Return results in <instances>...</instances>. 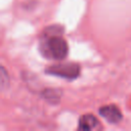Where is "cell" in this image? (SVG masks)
Here are the masks:
<instances>
[{
	"mask_svg": "<svg viewBox=\"0 0 131 131\" xmlns=\"http://www.w3.org/2000/svg\"><path fill=\"white\" fill-rule=\"evenodd\" d=\"M98 126L97 118L92 114H85L80 117L78 122V128L83 131H90Z\"/></svg>",
	"mask_w": 131,
	"mask_h": 131,
	"instance_id": "4",
	"label": "cell"
},
{
	"mask_svg": "<svg viewBox=\"0 0 131 131\" xmlns=\"http://www.w3.org/2000/svg\"><path fill=\"white\" fill-rule=\"evenodd\" d=\"M61 91L59 89H55V88H47L44 89L41 93V96L49 103L51 104H56L59 102L60 97H61Z\"/></svg>",
	"mask_w": 131,
	"mask_h": 131,
	"instance_id": "5",
	"label": "cell"
},
{
	"mask_svg": "<svg viewBox=\"0 0 131 131\" xmlns=\"http://www.w3.org/2000/svg\"><path fill=\"white\" fill-rule=\"evenodd\" d=\"M8 83H9V78H8L7 73L5 72V68L1 67V88L4 89L5 85H7Z\"/></svg>",
	"mask_w": 131,
	"mask_h": 131,
	"instance_id": "6",
	"label": "cell"
},
{
	"mask_svg": "<svg viewBox=\"0 0 131 131\" xmlns=\"http://www.w3.org/2000/svg\"><path fill=\"white\" fill-rule=\"evenodd\" d=\"M81 69L78 63L75 62H61L48 67L45 73L50 76L59 77L67 80H75L80 76Z\"/></svg>",
	"mask_w": 131,
	"mask_h": 131,
	"instance_id": "2",
	"label": "cell"
},
{
	"mask_svg": "<svg viewBox=\"0 0 131 131\" xmlns=\"http://www.w3.org/2000/svg\"><path fill=\"white\" fill-rule=\"evenodd\" d=\"M98 114L110 124H118L123 119L121 110L115 104L103 105L98 110Z\"/></svg>",
	"mask_w": 131,
	"mask_h": 131,
	"instance_id": "3",
	"label": "cell"
},
{
	"mask_svg": "<svg viewBox=\"0 0 131 131\" xmlns=\"http://www.w3.org/2000/svg\"><path fill=\"white\" fill-rule=\"evenodd\" d=\"M58 26L53 30V27L48 28V33H44L39 44L40 53L47 59L62 60L68 56L69 45L61 37V32L58 31Z\"/></svg>",
	"mask_w": 131,
	"mask_h": 131,
	"instance_id": "1",
	"label": "cell"
}]
</instances>
